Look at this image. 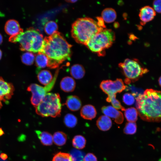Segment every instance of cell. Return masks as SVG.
I'll return each mask as SVG.
<instances>
[{
	"mask_svg": "<svg viewBox=\"0 0 161 161\" xmlns=\"http://www.w3.org/2000/svg\"><path fill=\"white\" fill-rule=\"evenodd\" d=\"M18 42L21 50L42 52L44 45L42 35L32 27L28 29L20 35Z\"/></svg>",
	"mask_w": 161,
	"mask_h": 161,
	"instance_id": "5",
	"label": "cell"
},
{
	"mask_svg": "<svg viewBox=\"0 0 161 161\" xmlns=\"http://www.w3.org/2000/svg\"><path fill=\"white\" fill-rule=\"evenodd\" d=\"M104 29L90 18H80L72 25V36L77 42L85 45L92 36Z\"/></svg>",
	"mask_w": 161,
	"mask_h": 161,
	"instance_id": "3",
	"label": "cell"
},
{
	"mask_svg": "<svg viewBox=\"0 0 161 161\" xmlns=\"http://www.w3.org/2000/svg\"><path fill=\"white\" fill-rule=\"evenodd\" d=\"M101 110L105 115L114 119L116 123L121 124L123 122L124 117L122 113L113 106H103Z\"/></svg>",
	"mask_w": 161,
	"mask_h": 161,
	"instance_id": "11",
	"label": "cell"
},
{
	"mask_svg": "<svg viewBox=\"0 0 161 161\" xmlns=\"http://www.w3.org/2000/svg\"><path fill=\"white\" fill-rule=\"evenodd\" d=\"M158 81H159V85H160V86H161V76L159 78V79Z\"/></svg>",
	"mask_w": 161,
	"mask_h": 161,
	"instance_id": "41",
	"label": "cell"
},
{
	"mask_svg": "<svg viewBox=\"0 0 161 161\" xmlns=\"http://www.w3.org/2000/svg\"><path fill=\"white\" fill-rule=\"evenodd\" d=\"M44 40L42 53L48 58L47 67L56 68L64 61L70 59L72 46L61 33L57 31L51 35L45 37Z\"/></svg>",
	"mask_w": 161,
	"mask_h": 161,
	"instance_id": "1",
	"label": "cell"
},
{
	"mask_svg": "<svg viewBox=\"0 0 161 161\" xmlns=\"http://www.w3.org/2000/svg\"><path fill=\"white\" fill-rule=\"evenodd\" d=\"M100 86L102 91L107 95V98L116 96L117 93L122 92L126 88L122 80L119 78L114 81L103 80L100 83Z\"/></svg>",
	"mask_w": 161,
	"mask_h": 161,
	"instance_id": "9",
	"label": "cell"
},
{
	"mask_svg": "<svg viewBox=\"0 0 161 161\" xmlns=\"http://www.w3.org/2000/svg\"><path fill=\"white\" fill-rule=\"evenodd\" d=\"M136 99L137 109L142 119L148 122L161 121V91L147 89Z\"/></svg>",
	"mask_w": 161,
	"mask_h": 161,
	"instance_id": "2",
	"label": "cell"
},
{
	"mask_svg": "<svg viewBox=\"0 0 161 161\" xmlns=\"http://www.w3.org/2000/svg\"><path fill=\"white\" fill-rule=\"evenodd\" d=\"M112 125V121L110 118L106 115L100 116L96 121V125L100 130L106 131L109 130Z\"/></svg>",
	"mask_w": 161,
	"mask_h": 161,
	"instance_id": "17",
	"label": "cell"
},
{
	"mask_svg": "<svg viewBox=\"0 0 161 161\" xmlns=\"http://www.w3.org/2000/svg\"><path fill=\"white\" fill-rule=\"evenodd\" d=\"M119 66L126 77L125 82L127 84L134 82L148 72L136 59L127 58L118 64Z\"/></svg>",
	"mask_w": 161,
	"mask_h": 161,
	"instance_id": "7",
	"label": "cell"
},
{
	"mask_svg": "<svg viewBox=\"0 0 161 161\" xmlns=\"http://www.w3.org/2000/svg\"><path fill=\"white\" fill-rule=\"evenodd\" d=\"M35 132L43 145L49 146L52 144L53 142V136L51 134L47 131H42L39 130L36 131Z\"/></svg>",
	"mask_w": 161,
	"mask_h": 161,
	"instance_id": "19",
	"label": "cell"
},
{
	"mask_svg": "<svg viewBox=\"0 0 161 161\" xmlns=\"http://www.w3.org/2000/svg\"><path fill=\"white\" fill-rule=\"evenodd\" d=\"M64 104L69 110L75 111L80 109L81 106V102L77 96L71 95L68 96Z\"/></svg>",
	"mask_w": 161,
	"mask_h": 161,
	"instance_id": "14",
	"label": "cell"
},
{
	"mask_svg": "<svg viewBox=\"0 0 161 161\" xmlns=\"http://www.w3.org/2000/svg\"><path fill=\"white\" fill-rule=\"evenodd\" d=\"M71 76L76 79H80L84 76L85 71L84 67L81 65L75 64L72 65L70 69Z\"/></svg>",
	"mask_w": 161,
	"mask_h": 161,
	"instance_id": "21",
	"label": "cell"
},
{
	"mask_svg": "<svg viewBox=\"0 0 161 161\" xmlns=\"http://www.w3.org/2000/svg\"><path fill=\"white\" fill-rule=\"evenodd\" d=\"M2 56V52L1 50V49H0V60Z\"/></svg>",
	"mask_w": 161,
	"mask_h": 161,
	"instance_id": "42",
	"label": "cell"
},
{
	"mask_svg": "<svg viewBox=\"0 0 161 161\" xmlns=\"http://www.w3.org/2000/svg\"><path fill=\"white\" fill-rule=\"evenodd\" d=\"M35 59L34 55L32 52H29L24 53L21 57L22 62L27 65H32L34 62Z\"/></svg>",
	"mask_w": 161,
	"mask_h": 161,
	"instance_id": "28",
	"label": "cell"
},
{
	"mask_svg": "<svg viewBox=\"0 0 161 161\" xmlns=\"http://www.w3.org/2000/svg\"><path fill=\"white\" fill-rule=\"evenodd\" d=\"M153 6L155 12L161 13V0L154 1L153 2Z\"/></svg>",
	"mask_w": 161,
	"mask_h": 161,
	"instance_id": "34",
	"label": "cell"
},
{
	"mask_svg": "<svg viewBox=\"0 0 161 161\" xmlns=\"http://www.w3.org/2000/svg\"><path fill=\"white\" fill-rule=\"evenodd\" d=\"M81 117L83 119L91 120L95 117L97 111L95 107L91 105H86L83 106L80 112Z\"/></svg>",
	"mask_w": 161,
	"mask_h": 161,
	"instance_id": "15",
	"label": "cell"
},
{
	"mask_svg": "<svg viewBox=\"0 0 161 161\" xmlns=\"http://www.w3.org/2000/svg\"><path fill=\"white\" fill-rule=\"evenodd\" d=\"M4 133L1 128H0V136L2 135Z\"/></svg>",
	"mask_w": 161,
	"mask_h": 161,
	"instance_id": "39",
	"label": "cell"
},
{
	"mask_svg": "<svg viewBox=\"0 0 161 161\" xmlns=\"http://www.w3.org/2000/svg\"><path fill=\"white\" fill-rule=\"evenodd\" d=\"M35 108L36 113L42 117H59L61 109L59 95L58 93H47Z\"/></svg>",
	"mask_w": 161,
	"mask_h": 161,
	"instance_id": "6",
	"label": "cell"
},
{
	"mask_svg": "<svg viewBox=\"0 0 161 161\" xmlns=\"http://www.w3.org/2000/svg\"><path fill=\"white\" fill-rule=\"evenodd\" d=\"M116 96H114L109 98H106V100L108 102H111L113 107L116 109L124 111L125 108L121 105L120 101L116 99Z\"/></svg>",
	"mask_w": 161,
	"mask_h": 161,
	"instance_id": "32",
	"label": "cell"
},
{
	"mask_svg": "<svg viewBox=\"0 0 161 161\" xmlns=\"http://www.w3.org/2000/svg\"><path fill=\"white\" fill-rule=\"evenodd\" d=\"M15 90L13 84L5 81L0 77V109L2 106V102L7 104L13 94Z\"/></svg>",
	"mask_w": 161,
	"mask_h": 161,
	"instance_id": "10",
	"label": "cell"
},
{
	"mask_svg": "<svg viewBox=\"0 0 161 161\" xmlns=\"http://www.w3.org/2000/svg\"><path fill=\"white\" fill-rule=\"evenodd\" d=\"M22 32L20 33L14 35L10 36L9 39V41L11 42L14 43H16L17 42H18L20 35Z\"/></svg>",
	"mask_w": 161,
	"mask_h": 161,
	"instance_id": "36",
	"label": "cell"
},
{
	"mask_svg": "<svg viewBox=\"0 0 161 161\" xmlns=\"http://www.w3.org/2000/svg\"><path fill=\"white\" fill-rule=\"evenodd\" d=\"M3 41V37L1 34L0 33V45L2 43Z\"/></svg>",
	"mask_w": 161,
	"mask_h": 161,
	"instance_id": "38",
	"label": "cell"
},
{
	"mask_svg": "<svg viewBox=\"0 0 161 161\" xmlns=\"http://www.w3.org/2000/svg\"><path fill=\"white\" fill-rule=\"evenodd\" d=\"M115 39L114 32L104 29L93 35L85 45L92 52L101 56L105 55V50L110 47Z\"/></svg>",
	"mask_w": 161,
	"mask_h": 161,
	"instance_id": "4",
	"label": "cell"
},
{
	"mask_svg": "<svg viewBox=\"0 0 161 161\" xmlns=\"http://www.w3.org/2000/svg\"><path fill=\"white\" fill-rule=\"evenodd\" d=\"M123 100L124 103L128 105H131L134 104L135 101L134 96L132 94L126 93L123 97Z\"/></svg>",
	"mask_w": 161,
	"mask_h": 161,
	"instance_id": "33",
	"label": "cell"
},
{
	"mask_svg": "<svg viewBox=\"0 0 161 161\" xmlns=\"http://www.w3.org/2000/svg\"><path fill=\"white\" fill-rule=\"evenodd\" d=\"M138 112L134 107H131L125 109L124 111L125 116L129 122H135L137 119Z\"/></svg>",
	"mask_w": 161,
	"mask_h": 161,
	"instance_id": "24",
	"label": "cell"
},
{
	"mask_svg": "<svg viewBox=\"0 0 161 161\" xmlns=\"http://www.w3.org/2000/svg\"><path fill=\"white\" fill-rule=\"evenodd\" d=\"M76 86L75 80L72 77L66 76L62 79L60 83L61 89L65 92H70L74 90Z\"/></svg>",
	"mask_w": 161,
	"mask_h": 161,
	"instance_id": "16",
	"label": "cell"
},
{
	"mask_svg": "<svg viewBox=\"0 0 161 161\" xmlns=\"http://www.w3.org/2000/svg\"><path fill=\"white\" fill-rule=\"evenodd\" d=\"M156 13L153 8L149 6H145L140 10L139 16L142 25L152 20L156 16Z\"/></svg>",
	"mask_w": 161,
	"mask_h": 161,
	"instance_id": "12",
	"label": "cell"
},
{
	"mask_svg": "<svg viewBox=\"0 0 161 161\" xmlns=\"http://www.w3.org/2000/svg\"><path fill=\"white\" fill-rule=\"evenodd\" d=\"M101 17L104 21L107 23H111L116 20L117 13L114 9L111 8H107L103 10Z\"/></svg>",
	"mask_w": 161,
	"mask_h": 161,
	"instance_id": "18",
	"label": "cell"
},
{
	"mask_svg": "<svg viewBox=\"0 0 161 161\" xmlns=\"http://www.w3.org/2000/svg\"><path fill=\"white\" fill-rule=\"evenodd\" d=\"M4 30L6 33L10 36L24 32L23 29L21 28L18 22L13 19H9L7 21L5 25Z\"/></svg>",
	"mask_w": 161,
	"mask_h": 161,
	"instance_id": "13",
	"label": "cell"
},
{
	"mask_svg": "<svg viewBox=\"0 0 161 161\" xmlns=\"http://www.w3.org/2000/svg\"><path fill=\"white\" fill-rule=\"evenodd\" d=\"M0 158L3 160H6L7 158V155L5 154L2 153L0 155Z\"/></svg>",
	"mask_w": 161,
	"mask_h": 161,
	"instance_id": "37",
	"label": "cell"
},
{
	"mask_svg": "<svg viewBox=\"0 0 161 161\" xmlns=\"http://www.w3.org/2000/svg\"><path fill=\"white\" fill-rule=\"evenodd\" d=\"M77 119L73 114L68 113L66 114L64 118V122L65 125L70 128L74 127L77 123Z\"/></svg>",
	"mask_w": 161,
	"mask_h": 161,
	"instance_id": "26",
	"label": "cell"
},
{
	"mask_svg": "<svg viewBox=\"0 0 161 161\" xmlns=\"http://www.w3.org/2000/svg\"><path fill=\"white\" fill-rule=\"evenodd\" d=\"M67 137L66 135L62 131H58L55 132L53 136V140L57 145L61 146L66 143Z\"/></svg>",
	"mask_w": 161,
	"mask_h": 161,
	"instance_id": "23",
	"label": "cell"
},
{
	"mask_svg": "<svg viewBox=\"0 0 161 161\" xmlns=\"http://www.w3.org/2000/svg\"><path fill=\"white\" fill-rule=\"evenodd\" d=\"M57 70L52 81L48 84L43 87L35 83L30 84L27 90L32 93L30 101L31 104L35 107L41 103L47 92L50 91L55 84L58 74Z\"/></svg>",
	"mask_w": 161,
	"mask_h": 161,
	"instance_id": "8",
	"label": "cell"
},
{
	"mask_svg": "<svg viewBox=\"0 0 161 161\" xmlns=\"http://www.w3.org/2000/svg\"><path fill=\"white\" fill-rule=\"evenodd\" d=\"M86 140L85 137L81 135L75 136L72 140L73 146L77 149L83 148L85 146Z\"/></svg>",
	"mask_w": 161,
	"mask_h": 161,
	"instance_id": "25",
	"label": "cell"
},
{
	"mask_svg": "<svg viewBox=\"0 0 161 161\" xmlns=\"http://www.w3.org/2000/svg\"><path fill=\"white\" fill-rule=\"evenodd\" d=\"M69 154L72 161H84L85 154L81 151L73 148L70 151Z\"/></svg>",
	"mask_w": 161,
	"mask_h": 161,
	"instance_id": "27",
	"label": "cell"
},
{
	"mask_svg": "<svg viewBox=\"0 0 161 161\" xmlns=\"http://www.w3.org/2000/svg\"><path fill=\"white\" fill-rule=\"evenodd\" d=\"M137 129V126L135 122H128L125 125L123 132L126 134H133L136 133Z\"/></svg>",
	"mask_w": 161,
	"mask_h": 161,
	"instance_id": "30",
	"label": "cell"
},
{
	"mask_svg": "<svg viewBox=\"0 0 161 161\" xmlns=\"http://www.w3.org/2000/svg\"><path fill=\"white\" fill-rule=\"evenodd\" d=\"M52 161H72L70 154L60 152L55 154Z\"/></svg>",
	"mask_w": 161,
	"mask_h": 161,
	"instance_id": "31",
	"label": "cell"
},
{
	"mask_svg": "<svg viewBox=\"0 0 161 161\" xmlns=\"http://www.w3.org/2000/svg\"><path fill=\"white\" fill-rule=\"evenodd\" d=\"M77 1V0H66V1L67 2H71V3H74L76 2Z\"/></svg>",
	"mask_w": 161,
	"mask_h": 161,
	"instance_id": "40",
	"label": "cell"
},
{
	"mask_svg": "<svg viewBox=\"0 0 161 161\" xmlns=\"http://www.w3.org/2000/svg\"><path fill=\"white\" fill-rule=\"evenodd\" d=\"M38 72L37 78L41 83L46 86L52 81L53 79V77L52 73L49 71L43 70Z\"/></svg>",
	"mask_w": 161,
	"mask_h": 161,
	"instance_id": "20",
	"label": "cell"
},
{
	"mask_svg": "<svg viewBox=\"0 0 161 161\" xmlns=\"http://www.w3.org/2000/svg\"><path fill=\"white\" fill-rule=\"evenodd\" d=\"M48 59L47 56L44 53L38 52L35 56L36 65L39 69L47 66Z\"/></svg>",
	"mask_w": 161,
	"mask_h": 161,
	"instance_id": "22",
	"label": "cell"
},
{
	"mask_svg": "<svg viewBox=\"0 0 161 161\" xmlns=\"http://www.w3.org/2000/svg\"><path fill=\"white\" fill-rule=\"evenodd\" d=\"M84 161H97L96 157L92 153H88L84 157Z\"/></svg>",
	"mask_w": 161,
	"mask_h": 161,
	"instance_id": "35",
	"label": "cell"
},
{
	"mask_svg": "<svg viewBox=\"0 0 161 161\" xmlns=\"http://www.w3.org/2000/svg\"><path fill=\"white\" fill-rule=\"evenodd\" d=\"M58 29L57 24L54 21H50L47 22L44 27L45 32L48 35H51L57 31Z\"/></svg>",
	"mask_w": 161,
	"mask_h": 161,
	"instance_id": "29",
	"label": "cell"
}]
</instances>
